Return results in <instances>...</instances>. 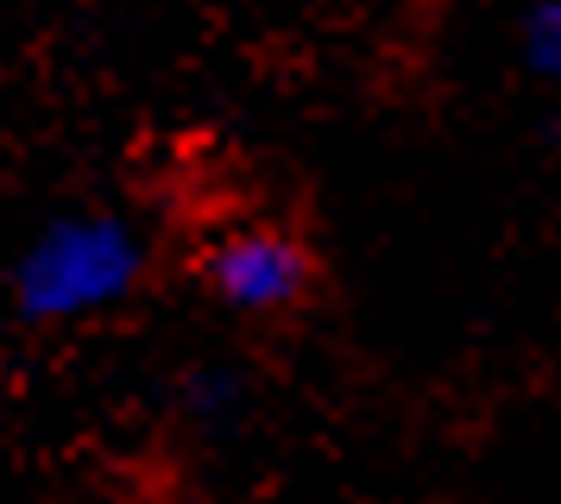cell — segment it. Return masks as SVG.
<instances>
[{
    "instance_id": "obj_3",
    "label": "cell",
    "mask_w": 561,
    "mask_h": 504,
    "mask_svg": "<svg viewBox=\"0 0 561 504\" xmlns=\"http://www.w3.org/2000/svg\"><path fill=\"white\" fill-rule=\"evenodd\" d=\"M517 32H524V64L536 76L561 82V0H530Z\"/></svg>"
},
{
    "instance_id": "obj_2",
    "label": "cell",
    "mask_w": 561,
    "mask_h": 504,
    "mask_svg": "<svg viewBox=\"0 0 561 504\" xmlns=\"http://www.w3.org/2000/svg\"><path fill=\"white\" fill-rule=\"evenodd\" d=\"M196 277L233 316H290V309H304L316 297L322 265H316L304 233L272 221H240V227H221L203 247Z\"/></svg>"
},
{
    "instance_id": "obj_1",
    "label": "cell",
    "mask_w": 561,
    "mask_h": 504,
    "mask_svg": "<svg viewBox=\"0 0 561 504\" xmlns=\"http://www.w3.org/2000/svg\"><path fill=\"white\" fill-rule=\"evenodd\" d=\"M146 247L121 215H64L13 265V309L26 322H82L133 297Z\"/></svg>"
}]
</instances>
